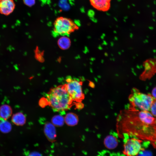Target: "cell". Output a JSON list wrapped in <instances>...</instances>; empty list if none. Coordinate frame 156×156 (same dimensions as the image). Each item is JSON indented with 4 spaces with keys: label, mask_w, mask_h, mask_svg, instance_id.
<instances>
[{
    "label": "cell",
    "mask_w": 156,
    "mask_h": 156,
    "mask_svg": "<svg viewBox=\"0 0 156 156\" xmlns=\"http://www.w3.org/2000/svg\"><path fill=\"white\" fill-rule=\"evenodd\" d=\"M153 3L155 5L156 4V1L155 0H154L153 1Z\"/></svg>",
    "instance_id": "cell-36"
},
{
    "label": "cell",
    "mask_w": 156,
    "mask_h": 156,
    "mask_svg": "<svg viewBox=\"0 0 156 156\" xmlns=\"http://www.w3.org/2000/svg\"><path fill=\"white\" fill-rule=\"evenodd\" d=\"M95 60V58L94 57H91L90 59V60L92 61V62H93V61H94V60Z\"/></svg>",
    "instance_id": "cell-26"
},
{
    "label": "cell",
    "mask_w": 156,
    "mask_h": 156,
    "mask_svg": "<svg viewBox=\"0 0 156 156\" xmlns=\"http://www.w3.org/2000/svg\"><path fill=\"white\" fill-rule=\"evenodd\" d=\"M104 144L105 146L109 149H113L117 147L118 144V140L113 135H107L104 139Z\"/></svg>",
    "instance_id": "cell-10"
},
{
    "label": "cell",
    "mask_w": 156,
    "mask_h": 156,
    "mask_svg": "<svg viewBox=\"0 0 156 156\" xmlns=\"http://www.w3.org/2000/svg\"><path fill=\"white\" fill-rule=\"evenodd\" d=\"M44 134L48 139L51 142H54L56 137V133L54 125L49 122L47 123L44 127Z\"/></svg>",
    "instance_id": "cell-9"
},
{
    "label": "cell",
    "mask_w": 156,
    "mask_h": 156,
    "mask_svg": "<svg viewBox=\"0 0 156 156\" xmlns=\"http://www.w3.org/2000/svg\"><path fill=\"white\" fill-rule=\"evenodd\" d=\"M115 75L116 76H118V74H116Z\"/></svg>",
    "instance_id": "cell-44"
},
{
    "label": "cell",
    "mask_w": 156,
    "mask_h": 156,
    "mask_svg": "<svg viewBox=\"0 0 156 156\" xmlns=\"http://www.w3.org/2000/svg\"><path fill=\"white\" fill-rule=\"evenodd\" d=\"M97 77L98 78H101V76L100 75H98Z\"/></svg>",
    "instance_id": "cell-40"
},
{
    "label": "cell",
    "mask_w": 156,
    "mask_h": 156,
    "mask_svg": "<svg viewBox=\"0 0 156 156\" xmlns=\"http://www.w3.org/2000/svg\"><path fill=\"white\" fill-rule=\"evenodd\" d=\"M153 20L154 21H155V19H153Z\"/></svg>",
    "instance_id": "cell-45"
},
{
    "label": "cell",
    "mask_w": 156,
    "mask_h": 156,
    "mask_svg": "<svg viewBox=\"0 0 156 156\" xmlns=\"http://www.w3.org/2000/svg\"><path fill=\"white\" fill-rule=\"evenodd\" d=\"M104 55L105 56H107L108 55V54L107 53L105 52L104 53Z\"/></svg>",
    "instance_id": "cell-33"
},
{
    "label": "cell",
    "mask_w": 156,
    "mask_h": 156,
    "mask_svg": "<svg viewBox=\"0 0 156 156\" xmlns=\"http://www.w3.org/2000/svg\"><path fill=\"white\" fill-rule=\"evenodd\" d=\"M95 9L101 12H107L110 9L112 0H89Z\"/></svg>",
    "instance_id": "cell-8"
},
{
    "label": "cell",
    "mask_w": 156,
    "mask_h": 156,
    "mask_svg": "<svg viewBox=\"0 0 156 156\" xmlns=\"http://www.w3.org/2000/svg\"><path fill=\"white\" fill-rule=\"evenodd\" d=\"M28 156H42L41 155L39 152L36 151H34L30 153Z\"/></svg>",
    "instance_id": "cell-21"
},
{
    "label": "cell",
    "mask_w": 156,
    "mask_h": 156,
    "mask_svg": "<svg viewBox=\"0 0 156 156\" xmlns=\"http://www.w3.org/2000/svg\"><path fill=\"white\" fill-rule=\"evenodd\" d=\"M123 145V153L126 156H136L143 150L142 141L136 138L127 137Z\"/></svg>",
    "instance_id": "cell-6"
},
{
    "label": "cell",
    "mask_w": 156,
    "mask_h": 156,
    "mask_svg": "<svg viewBox=\"0 0 156 156\" xmlns=\"http://www.w3.org/2000/svg\"><path fill=\"white\" fill-rule=\"evenodd\" d=\"M151 95L154 98L156 99V87L153 89Z\"/></svg>",
    "instance_id": "cell-22"
},
{
    "label": "cell",
    "mask_w": 156,
    "mask_h": 156,
    "mask_svg": "<svg viewBox=\"0 0 156 156\" xmlns=\"http://www.w3.org/2000/svg\"><path fill=\"white\" fill-rule=\"evenodd\" d=\"M65 84L66 88L73 100L81 102L84 99V95L82 88V83L79 79H68Z\"/></svg>",
    "instance_id": "cell-5"
},
{
    "label": "cell",
    "mask_w": 156,
    "mask_h": 156,
    "mask_svg": "<svg viewBox=\"0 0 156 156\" xmlns=\"http://www.w3.org/2000/svg\"><path fill=\"white\" fill-rule=\"evenodd\" d=\"M98 49L99 50H102L103 49V48L100 45L98 47Z\"/></svg>",
    "instance_id": "cell-25"
},
{
    "label": "cell",
    "mask_w": 156,
    "mask_h": 156,
    "mask_svg": "<svg viewBox=\"0 0 156 156\" xmlns=\"http://www.w3.org/2000/svg\"><path fill=\"white\" fill-rule=\"evenodd\" d=\"M52 124L56 126H62L64 123V119L61 116L57 115L54 116L52 119Z\"/></svg>",
    "instance_id": "cell-16"
},
{
    "label": "cell",
    "mask_w": 156,
    "mask_h": 156,
    "mask_svg": "<svg viewBox=\"0 0 156 156\" xmlns=\"http://www.w3.org/2000/svg\"><path fill=\"white\" fill-rule=\"evenodd\" d=\"M147 7L149 8L150 7V5H147Z\"/></svg>",
    "instance_id": "cell-42"
},
{
    "label": "cell",
    "mask_w": 156,
    "mask_h": 156,
    "mask_svg": "<svg viewBox=\"0 0 156 156\" xmlns=\"http://www.w3.org/2000/svg\"><path fill=\"white\" fill-rule=\"evenodd\" d=\"M110 60H112V58H110Z\"/></svg>",
    "instance_id": "cell-48"
},
{
    "label": "cell",
    "mask_w": 156,
    "mask_h": 156,
    "mask_svg": "<svg viewBox=\"0 0 156 156\" xmlns=\"http://www.w3.org/2000/svg\"><path fill=\"white\" fill-rule=\"evenodd\" d=\"M133 35L132 34H131L130 35V37L131 38H132L133 37Z\"/></svg>",
    "instance_id": "cell-34"
},
{
    "label": "cell",
    "mask_w": 156,
    "mask_h": 156,
    "mask_svg": "<svg viewBox=\"0 0 156 156\" xmlns=\"http://www.w3.org/2000/svg\"><path fill=\"white\" fill-rule=\"evenodd\" d=\"M11 124L6 120H3L0 122V131L2 132L8 133L11 130Z\"/></svg>",
    "instance_id": "cell-15"
},
{
    "label": "cell",
    "mask_w": 156,
    "mask_h": 156,
    "mask_svg": "<svg viewBox=\"0 0 156 156\" xmlns=\"http://www.w3.org/2000/svg\"><path fill=\"white\" fill-rule=\"evenodd\" d=\"M54 32L57 35H69L77 30L79 26L70 18L60 16L57 18L53 23Z\"/></svg>",
    "instance_id": "cell-4"
},
{
    "label": "cell",
    "mask_w": 156,
    "mask_h": 156,
    "mask_svg": "<svg viewBox=\"0 0 156 156\" xmlns=\"http://www.w3.org/2000/svg\"><path fill=\"white\" fill-rule=\"evenodd\" d=\"M85 50L87 52L89 51V50L86 47H85Z\"/></svg>",
    "instance_id": "cell-32"
},
{
    "label": "cell",
    "mask_w": 156,
    "mask_h": 156,
    "mask_svg": "<svg viewBox=\"0 0 156 156\" xmlns=\"http://www.w3.org/2000/svg\"><path fill=\"white\" fill-rule=\"evenodd\" d=\"M112 60L113 61H115V59L114 58H112Z\"/></svg>",
    "instance_id": "cell-41"
},
{
    "label": "cell",
    "mask_w": 156,
    "mask_h": 156,
    "mask_svg": "<svg viewBox=\"0 0 156 156\" xmlns=\"http://www.w3.org/2000/svg\"><path fill=\"white\" fill-rule=\"evenodd\" d=\"M78 116L75 114L71 113L67 114L64 118L66 124L70 126L76 125L78 122Z\"/></svg>",
    "instance_id": "cell-11"
},
{
    "label": "cell",
    "mask_w": 156,
    "mask_h": 156,
    "mask_svg": "<svg viewBox=\"0 0 156 156\" xmlns=\"http://www.w3.org/2000/svg\"><path fill=\"white\" fill-rule=\"evenodd\" d=\"M58 46L62 50L68 49L71 45V41L67 37L63 36L60 38L57 41Z\"/></svg>",
    "instance_id": "cell-13"
},
{
    "label": "cell",
    "mask_w": 156,
    "mask_h": 156,
    "mask_svg": "<svg viewBox=\"0 0 156 156\" xmlns=\"http://www.w3.org/2000/svg\"><path fill=\"white\" fill-rule=\"evenodd\" d=\"M114 39L115 40H118V38L117 37H115Z\"/></svg>",
    "instance_id": "cell-31"
},
{
    "label": "cell",
    "mask_w": 156,
    "mask_h": 156,
    "mask_svg": "<svg viewBox=\"0 0 156 156\" xmlns=\"http://www.w3.org/2000/svg\"><path fill=\"white\" fill-rule=\"evenodd\" d=\"M26 118L22 113H18L14 114L12 117V121L15 125H23L25 122Z\"/></svg>",
    "instance_id": "cell-14"
},
{
    "label": "cell",
    "mask_w": 156,
    "mask_h": 156,
    "mask_svg": "<svg viewBox=\"0 0 156 156\" xmlns=\"http://www.w3.org/2000/svg\"><path fill=\"white\" fill-rule=\"evenodd\" d=\"M94 79L96 81H97L98 79H97V78H96V77L94 78Z\"/></svg>",
    "instance_id": "cell-38"
},
{
    "label": "cell",
    "mask_w": 156,
    "mask_h": 156,
    "mask_svg": "<svg viewBox=\"0 0 156 156\" xmlns=\"http://www.w3.org/2000/svg\"><path fill=\"white\" fill-rule=\"evenodd\" d=\"M102 45H107V43L106 41L105 40H103V42L102 44Z\"/></svg>",
    "instance_id": "cell-23"
},
{
    "label": "cell",
    "mask_w": 156,
    "mask_h": 156,
    "mask_svg": "<svg viewBox=\"0 0 156 156\" xmlns=\"http://www.w3.org/2000/svg\"><path fill=\"white\" fill-rule=\"evenodd\" d=\"M111 55L112 56H113V54H111Z\"/></svg>",
    "instance_id": "cell-47"
},
{
    "label": "cell",
    "mask_w": 156,
    "mask_h": 156,
    "mask_svg": "<svg viewBox=\"0 0 156 156\" xmlns=\"http://www.w3.org/2000/svg\"><path fill=\"white\" fill-rule=\"evenodd\" d=\"M110 45L111 47H113L114 45V43L113 42H110Z\"/></svg>",
    "instance_id": "cell-27"
},
{
    "label": "cell",
    "mask_w": 156,
    "mask_h": 156,
    "mask_svg": "<svg viewBox=\"0 0 156 156\" xmlns=\"http://www.w3.org/2000/svg\"><path fill=\"white\" fill-rule=\"evenodd\" d=\"M118 54L119 55H121V52L120 51H119V52H118Z\"/></svg>",
    "instance_id": "cell-37"
},
{
    "label": "cell",
    "mask_w": 156,
    "mask_h": 156,
    "mask_svg": "<svg viewBox=\"0 0 156 156\" xmlns=\"http://www.w3.org/2000/svg\"><path fill=\"white\" fill-rule=\"evenodd\" d=\"M12 109L9 105H4L0 107V117L6 120L11 116Z\"/></svg>",
    "instance_id": "cell-12"
},
{
    "label": "cell",
    "mask_w": 156,
    "mask_h": 156,
    "mask_svg": "<svg viewBox=\"0 0 156 156\" xmlns=\"http://www.w3.org/2000/svg\"><path fill=\"white\" fill-rule=\"evenodd\" d=\"M90 86L92 87H93L94 86V83L92 82H90Z\"/></svg>",
    "instance_id": "cell-24"
},
{
    "label": "cell",
    "mask_w": 156,
    "mask_h": 156,
    "mask_svg": "<svg viewBox=\"0 0 156 156\" xmlns=\"http://www.w3.org/2000/svg\"><path fill=\"white\" fill-rule=\"evenodd\" d=\"M117 121L118 133L121 136L156 140V117L149 112L128 108L121 112Z\"/></svg>",
    "instance_id": "cell-1"
},
{
    "label": "cell",
    "mask_w": 156,
    "mask_h": 156,
    "mask_svg": "<svg viewBox=\"0 0 156 156\" xmlns=\"http://www.w3.org/2000/svg\"><path fill=\"white\" fill-rule=\"evenodd\" d=\"M149 112L153 116L156 117V99L153 98Z\"/></svg>",
    "instance_id": "cell-18"
},
{
    "label": "cell",
    "mask_w": 156,
    "mask_h": 156,
    "mask_svg": "<svg viewBox=\"0 0 156 156\" xmlns=\"http://www.w3.org/2000/svg\"><path fill=\"white\" fill-rule=\"evenodd\" d=\"M152 14L153 16V17H154L155 16V12H152Z\"/></svg>",
    "instance_id": "cell-28"
},
{
    "label": "cell",
    "mask_w": 156,
    "mask_h": 156,
    "mask_svg": "<svg viewBox=\"0 0 156 156\" xmlns=\"http://www.w3.org/2000/svg\"><path fill=\"white\" fill-rule=\"evenodd\" d=\"M138 156H152L151 153L143 150L138 154Z\"/></svg>",
    "instance_id": "cell-20"
},
{
    "label": "cell",
    "mask_w": 156,
    "mask_h": 156,
    "mask_svg": "<svg viewBox=\"0 0 156 156\" xmlns=\"http://www.w3.org/2000/svg\"><path fill=\"white\" fill-rule=\"evenodd\" d=\"M47 96L50 106L57 111H64L69 109L73 101L66 90L65 85L51 89Z\"/></svg>",
    "instance_id": "cell-2"
},
{
    "label": "cell",
    "mask_w": 156,
    "mask_h": 156,
    "mask_svg": "<svg viewBox=\"0 0 156 156\" xmlns=\"http://www.w3.org/2000/svg\"><path fill=\"white\" fill-rule=\"evenodd\" d=\"M121 51H122V52H124V50H122Z\"/></svg>",
    "instance_id": "cell-46"
},
{
    "label": "cell",
    "mask_w": 156,
    "mask_h": 156,
    "mask_svg": "<svg viewBox=\"0 0 156 156\" xmlns=\"http://www.w3.org/2000/svg\"><path fill=\"white\" fill-rule=\"evenodd\" d=\"M153 99L151 94L142 92L138 89L133 88L129 98V108L149 112Z\"/></svg>",
    "instance_id": "cell-3"
},
{
    "label": "cell",
    "mask_w": 156,
    "mask_h": 156,
    "mask_svg": "<svg viewBox=\"0 0 156 156\" xmlns=\"http://www.w3.org/2000/svg\"><path fill=\"white\" fill-rule=\"evenodd\" d=\"M23 1L24 4L29 7L32 6L35 2V0H23Z\"/></svg>",
    "instance_id": "cell-19"
},
{
    "label": "cell",
    "mask_w": 156,
    "mask_h": 156,
    "mask_svg": "<svg viewBox=\"0 0 156 156\" xmlns=\"http://www.w3.org/2000/svg\"><path fill=\"white\" fill-rule=\"evenodd\" d=\"M44 53L41 51L37 47L35 50V57L36 59L40 62L44 61Z\"/></svg>",
    "instance_id": "cell-17"
},
{
    "label": "cell",
    "mask_w": 156,
    "mask_h": 156,
    "mask_svg": "<svg viewBox=\"0 0 156 156\" xmlns=\"http://www.w3.org/2000/svg\"><path fill=\"white\" fill-rule=\"evenodd\" d=\"M90 64H91V65H92V64H93V63L92 62H90Z\"/></svg>",
    "instance_id": "cell-43"
},
{
    "label": "cell",
    "mask_w": 156,
    "mask_h": 156,
    "mask_svg": "<svg viewBox=\"0 0 156 156\" xmlns=\"http://www.w3.org/2000/svg\"><path fill=\"white\" fill-rule=\"evenodd\" d=\"M101 39H102V40H103L104 39V37L102 35H101Z\"/></svg>",
    "instance_id": "cell-30"
},
{
    "label": "cell",
    "mask_w": 156,
    "mask_h": 156,
    "mask_svg": "<svg viewBox=\"0 0 156 156\" xmlns=\"http://www.w3.org/2000/svg\"><path fill=\"white\" fill-rule=\"evenodd\" d=\"M104 60H101V62L102 63H104Z\"/></svg>",
    "instance_id": "cell-35"
},
{
    "label": "cell",
    "mask_w": 156,
    "mask_h": 156,
    "mask_svg": "<svg viewBox=\"0 0 156 156\" xmlns=\"http://www.w3.org/2000/svg\"><path fill=\"white\" fill-rule=\"evenodd\" d=\"M102 35L104 37L105 36V34L104 33Z\"/></svg>",
    "instance_id": "cell-39"
},
{
    "label": "cell",
    "mask_w": 156,
    "mask_h": 156,
    "mask_svg": "<svg viewBox=\"0 0 156 156\" xmlns=\"http://www.w3.org/2000/svg\"><path fill=\"white\" fill-rule=\"evenodd\" d=\"M14 0H0V13L5 16L11 14L15 8Z\"/></svg>",
    "instance_id": "cell-7"
},
{
    "label": "cell",
    "mask_w": 156,
    "mask_h": 156,
    "mask_svg": "<svg viewBox=\"0 0 156 156\" xmlns=\"http://www.w3.org/2000/svg\"><path fill=\"white\" fill-rule=\"evenodd\" d=\"M90 71L91 73H92L93 72V69L91 68H90Z\"/></svg>",
    "instance_id": "cell-29"
}]
</instances>
